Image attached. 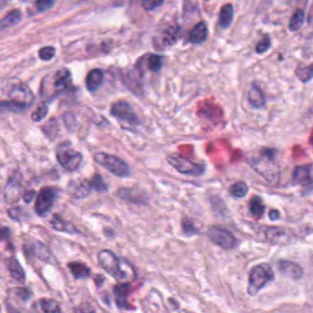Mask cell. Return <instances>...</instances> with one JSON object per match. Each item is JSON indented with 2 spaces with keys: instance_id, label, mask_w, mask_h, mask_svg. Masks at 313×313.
I'll return each mask as SVG.
<instances>
[{
  "instance_id": "obj_1",
  "label": "cell",
  "mask_w": 313,
  "mask_h": 313,
  "mask_svg": "<svg viewBox=\"0 0 313 313\" xmlns=\"http://www.w3.org/2000/svg\"><path fill=\"white\" fill-rule=\"evenodd\" d=\"M97 258L100 267L119 283H131L136 279L137 274L133 265L126 259L118 257L112 251H100Z\"/></svg>"
},
{
  "instance_id": "obj_2",
  "label": "cell",
  "mask_w": 313,
  "mask_h": 313,
  "mask_svg": "<svg viewBox=\"0 0 313 313\" xmlns=\"http://www.w3.org/2000/svg\"><path fill=\"white\" fill-rule=\"evenodd\" d=\"M275 278L272 268L267 263H262L255 266L250 271L248 278L247 293L250 296H255Z\"/></svg>"
},
{
  "instance_id": "obj_3",
  "label": "cell",
  "mask_w": 313,
  "mask_h": 313,
  "mask_svg": "<svg viewBox=\"0 0 313 313\" xmlns=\"http://www.w3.org/2000/svg\"><path fill=\"white\" fill-rule=\"evenodd\" d=\"M97 164L103 166L105 169L111 172L112 175L119 178H127L131 174L129 164L119 157L106 153H97L94 156Z\"/></svg>"
},
{
  "instance_id": "obj_4",
  "label": "cell",
  "mask_w": 313,
  "mask_h": 313,
  "mask_svg": "<svg viewBox=\"0 0 313 313\" xmlns=\"http://www.w3.org/2000/svg\"><path fill=\"white\" fill-rule=\"evenodd\" d=\"M166 161L179 173L186 176L200 177L204 174L206 169L205 164L195 163L190 159L178 154L169 155L166 157Z\"/></svg>"
},
{
  "instance_id": "obj_5",
  "label": "cell",
  "mask_w": 313,
  "mask_h": 313,
  "mask_svg": "<svg viewBox=\"0 0 313 313\" xmlns=\"http://www.w3.org/2000/svg\"><path fill=\"white\" fill-rule=\"evenodd\" d=\"M56 158L63 168L68 172L76 171L82 164V155L72 149L69 142H65L60 145L56 152Z\"/></svg>"
},
{
  "instance_id": "obj_6",
  "label": "cell",
  "mask_w": 313,
  "mask_h": 313,
  "mask_svg": "<svg viewBox=\"0 0 313 313\" xmlns=\"http://www.w3.org/2000/svg\"><path fill=\"white\" fill-rule=\"evenodd\" d=\"M207 236L213 245L226 250L233 249L238 245L237 238L231 231L223 227H211L207 232Z\"/></svg>"
},
{
  "instance_id": "obj_7",
  "label": "cell",
  "mask_w": 313,
  "mask_h": 313,
  "mask_svg": "<svg viewBox=\"0 0 313 313\" xmlns=\"http://www.w3.org/2000/svg\"><path fill=\"white\" fill-rule=\"evenodd\" d=\"M276 154H277V151L274 148L262 147L258 151V155L251 159L250 164L255 171L258 172L264 177L265 174L267 173L268 175L269 172L268 169V165L271 167L274 166V164L276 162ZM268 180H269V177H268Z\"/></svg>"
},
{
  "instance_id": "obj_8",
  "label": "cell",
  "mask_w": 313,
  "mask_h": 313,
  "mask_svg": "<svg viewBox=\"0 0 313 313\" xmlns=\"http://www.w3.org/2000/svg\"><path fill=\"white\" fill-rule=\"evenodd\" d=\"M111 113L114 118L128 125L137 126L140 124V119L135 113L134 110L126 101L120 100L112 104Z\"/></svg>"
},
{
  "instance_id": "obj_9",
  "label": "cell",
  "mask_w": 313,
  "mask_h": 313,
  "mask_svg": "<svg viewBox=\"0 0 313 313\" xmlns=\"http://www.w3.org/2000/svg\"><path fill=\"white\" fill-rule=\"evenodd\" d=\"M56 198V190L53 187H43L36 199L35 211L38 215L45 216L52 209Z\"/></svg>"
},
{
  "instance_id": "obj_10",
  "label": "cell",
  "mask_w": 313,
  "mask_h": 313,
  "mask_svg": "<svg viewBox=\"0 0 313 313\" xmlns=\"http://www.w3.org/2000/svg\"><path fill=\"white\" fill-rule=\"evenodd\" d=\"M22 177L20 172H15L8 180L4 190L5 201L8 203H15L21 199L22 191Z\"/></svg>"
},
{
  "instance_id": "obj_11",
  "label": "cell",
  "mask_w": 313,
  "mask_h": 313,
  "mask_svg": "<svg viewBox=\"0 0 313 313\" xmlns=\"http://www.w3.org/2000/svg\"><path fill=\"white\" fill-rule=\"evenodd\" d=\"M264 232L266 239L274 245H288L292 239L291 231L282 227H267Z\"/></svg>"
},
{
  "instance_id": "obj_12",
  "label": "cell",
  "mask_w": 313,
  "mask_h": 313,
  "mask_svg": "<svg viewBox=\"0 0 313 313\" xmlns=\"http://www.w3.org/2000/svg\"><path fill=\"white\" fill-rule=\"evenodd\" d=\"M92 189L90 181L88 179H75L68 184L67 190L69 195L76 200L87 198Z\"/></svg>"
},
{
  "instance_id": "obj_13",
  "label": "cell",
  "mask_w": 313,
  "mask_h": 313,
  "mask_svg": "<svg viewBox=\"0 0 313 313\" xmlns=\"http://www.w3.org/2000/svg\"><path fill=\"white\" fill-rule=\"evenodd\" d=\"M277 268L282 276L292 280L300 279L304 274L303 269L298 264L289 260H279L277 262Z\"/></svg>"
},
{
  "instance_id": "obj_14",
  "label": "cell",
  "mask_w": 313,
  "mask_h": 313,
  "mask_svg": "<svg viewBox=\"0 0 313 313\" xmlns=\"http://www.w3.org/2000/svg\"><path fill=\"white\" fill-rule=\"evenodd\" d=\"M8 96L10 99H13L28 106H30L34 99V96L31 90L25 84H18L13 86L8 93Z\"/></svg>"
},
{
  "instance_id": "obj_15",
  "label": "cell",
  "mask_w": 313,
  "mask_h": 313,
  "mask_svg": "<svg viewBox=\"0 0 313 313\" xmlns=\"http://www.w3.org/2000/svg\"><path fill=\"white\" fill-rule=\"evenodd\" d=\"M293 181L302 186H313V167L312 164L299 165L293 171Z\"/></svg>"
},
{
  "instance_id": "obj_16",
  "label": "cell",
  "mask_w": 313,
  "mask_h": 313,
  "mask_svg": "<svg viewBox=\"0 0 313 313\" xmlns=\"http://www.w3.org/2000/svg\"><path fill=\"white\" fill-rule=\"evenodd\" d=\"M131 291V283H120L114 287V295L116 298V304L121 310H128V296Z\"/></svg>"
},
{
  "instance_id": "obj_17",
  "label": "cell",
  "mask_w": 313,
  "mask_h": 313,
  "mask_svg": "<svg viewBox=\"0 0 313 313\" xmlns=\"http://www.w3.org/2000/svg\"><path fill=\"white\" fill-rule=\"evenodd\" d=\"M72 85V77L67 69L63 68L56 72L54 75V88L58 91L67 90Z\"/></svg>"
},
{
  "instance_id": "obj_18",
  "label": "cell",
  "mask_w": 313,
  "mask_h": 313,
  "mask_svg": "<svg viewBox=\"0 0 313 313\" xmlns=\"http://www.w3.org/2000/svg\"><path fill=\"white\" fill-rule=\"evenodd\" d=\"M51 226L55 231L67 232L70 234H79L80 231L75 228V225L67 221L63 220L58 215H54L51 221Z\"/></svg>"
},
{
  "instance_id": "obj_19",
  "label": "cell",
  "mask_w": 313,
  "mask_h": 313,
  "mask_svg": "<svg viewBox=\"0 0 313 313\" xmlns=\"http://www.w3.org/2000/svg\"><path fill=\"white\" fill-rule=\"evenodd\" d=\"M248 101L251 106L255 109H262L265 107L266 98L263 91L258 86L253 85L251 87L248 92Z\"/></svg>"
},
{
  "instance_id": "obj_20",
  "label": "cell",
  "mask_w": 313,
  "mask_h": 313,
  "mask_svg": "<svg viewBox=\"0 0 313 313\" xmlns=\"http://www.w3.org/2000/svg\"><path fill=\"white\" fill-rule=\"evenodd\" d=\"M208 27L204 22L198 23L189 34V41L194 45H201L208 37Z\"/></svg>"
},
{
  "instance_id": "obj_21",
  "label": "cell",
  "mask_w": 313,
  "mask_h": 313,
  "mask_svg": "<svg viewBox=\"0 0 313 313\" xmlns=\"http://www.w3.org/2000/svg\"><path fill=\"white\" fill-rule=\"evenodd\" d=\"M104 75L103 72L100 69H93L90 71L86 79V84L88 89L94 92L99 89V87L102 85Z\"/></svg>"
},
{
  "instance_id": "obj_22",
  "label": "cell",
  "mask_w": 313,
  "mask_h": 313,
  "mask_svg": "<svg viewBox=\"0 0 313 313\" xmlns=\"http://www.w3.org/2000/svg\"><path fill=\"white\" fill-rule=\"evenodd\" d=\"M29 107L13 99L0 100V113H20L25 112Z\"/></svg>"
},
{
  "instance_id": "obj_23",
  "label": "cell",
  "mask_w": 313,
  "mask_h": 313,
  "mask_svg": "<svg viewBox=\"0 0 313 313\" xmlns=\"http://www.w3.org/2000/svg\"><path fill=\"white\" fill-rule=\"evenodd\" d=\"M68 268L76 279H87L91 275L89 268L80 262H72L68 265Z\"/></svg>"
},
{
  "instance_id": "obj_24",
  "label": "cell",
  "mask_w": 313,
  "mask_h": 313,
  "mask_svg": "<svg viewBox=\"0 0 313 313\" xmlns=\"http://www.w3.org/2000/svg\"><path fill=\"white\" fill-rule=\"evenodd\" d=\"M8 268L11 276L16 279L17 281L23 283L25 281L26 275L24 272L22 265L20 264V262L16 259L15 257H11L8 263Z\"/></svg>"
},
{
  "instance_id": "obj_25",
  "label": "cell",
  "mask_w": 313,
  "mask_h": 313,
  "mask_svg": "<svg viewBox=\"0 0 313 313\" xmlns=\"http://www.w3.org/2000/svg\"><path fill=\"white\" fill-rule=\"evenodd\" d=\"M249 211L252 216L256 220L261 219L265 214L266 206L263 203V200L258 196H254L249 201Z\"/></svg>"
},
{
  "instance_id": "obj_26",
  "label": "cell",
  "mask_w": 313,
  "mask_h": 313,
  "mask_svg": "<svg viewBox=\"0 0 313 313\" xmlns=\"http://www.w3.org/2000/svg\"><path fill=\"white\" fill-rule=\"evenodd\" d=\"M22 20V12L18 9L11 10L3 19L0 20V30L11 28L17 25Z\"/></svg>"
},
{
  "instance_id": "obj_27",
  "label": "cell",
  "mask_w": 313,
  "mask_h": 313,
  "mask_svg": "<svg viewBox=\"0 0 313 313\" xmlns=\"http://www.w3.org/2000/svg\"><path fill=\"white\" fill-rule=\"evenodd\" d=\"M233 20V6L231 4H226L221 9L219 23L223 28H228Z\"/></svg>"
},
{
  "instance_id": "obj_28",
  "label": "cell",
  "mask_w": 313,
  "mask_h": 313,
  "mask_svg": "<svg viewBox=\"0 0 313 313\" xmlns=\"http://www.w3.org/2000/svg\"><path fill=\"white\" fill-rule=\"evenodd\" d=\"M118 197L121 200L127 201L134 202V203H143V196H141L136 190H134L132 188H126L123 187L119 189L118 191Z\"/></svg>"
},
{
  "instance_id": "obj_29",
  "label": "cell",
  "mask_w": 313,
  "mask_h": 313,
  "mask_svg": "<svg viewBox=\"0 0 313 313\" xmlns=\"http://www.w3.org/2000/svg\"><path fill=\"white\" fill-rule=\"evenodd\" d=\"M181 36V30L179 26H172L169 29L165 30L163 41L164 44L167 46L175 45Z\"/></svg>"
},
{
  "instance_id": "obj_30",
  "label": "cell",
  "mask_w": 313,
  "mask_h": 313,
  "mask_svg": "<svg viewBox=\"0 0 313 313\" xmlns=\"http://www.w3.org/2000/svg\"><path fill=\"white\" fill-rule=\"evenodd\" d=\"M30 249H31L33 255H35L36 257H38L41 260H43V261L48 260L49 257H50L49 249L47 248V246H45L44 244H42L40 242L32 245Z\"/></svg>"
},
{
  "instance_id": "obj_31",
  "label": "cell",
  "mask_w": 313,
  "mask_h": 313,
  "mask_svg": "<svg viewBox=\"0 0 313 313\" xmlns=\"http://www.w3.org/2000/svg\"><path fill=\"white\" fill-rule=\"evenodd\" d=\"M304 20H305V12L302 9H298L291 18L290 26H289L290 30L291 31H297L299 30L303 26Z\"/></svg>"
},
{
  "instance_id": "obj_32",
  "label": "cell",
  "mask_w": 313,
  "mask_h": 313,
  "mask_svg": "<svg viewBox=\"0 0 313 313\" xmlns=\"http://www.w3.org/2000/svg\"><path fill=\"white\" fill-rule=\"evenodd\" d=\"M249 191L247 184L245 182H237L230 187V194L236 199L245 198Z\"/></svg>"
},
{
  "instance_id": "obj_33",
  "label": "cell",
  "mask_w": 313,
  "mask_h": 313,
  "mask_svg": "<svg viewBox=\"0 0 313 313\" xmlns=\"http://www.w3.org/2000/svg\"><path fill=\"white\" fill-rule=\"evenodd\" d=\"M39 304L45 313H61L59 304L51 298H43L40 300Z\"/></svg>"
},
{
  "instance_id": "obj_34",
  "label": "cell",
  "mask_w": 313,
  "mask_h": 313,
  "mask_svg": "<svg viewBox=\"0 0 313 313\" xmlns=\"http://www.w3.org/2000/svg\"><path fill=\"white\" fill-rule=\"evenodd\" d=\"M296 75L300 81L304 83L308 82L313 77V67L312 66L298 67L296 70Z\"/></svg>"
},
{
  "instance_id": "obj_35",
  "label": "cell",
  "mask_w": 313,
  "mask_h": 313,
  "mask_svg": "<svg viewBox=\"0 0 313 313\" xmlns=\"http://www.w3.org/2000/svg\"><path fill=\"white\" fill-rule=\"evenodd\" d=\"M44 132L50 139H55L59 132V126L57 121L55 119H51L44 127Z\"/></svg>"
},
{
  "instance_id": "obj_36",
  "label": "cell",
  "mask_w": 313,
  "mask_h": 313,
  "mask_svg": "<svg viewBox=\"0 0 313 313\" xmlns=\"http://www.w3.org/2000/svg\"><path fill=\"white\" fill-rule=\"evenodd\" d=\"M163 65V58L156 54H152L150 55L148 61H147V66L152 72L156 73L158 72Z\"/></svg>"
},
{
  "instance_id": "obj_37",
  "label": "cell",
  "mask_w": 313,
  "mask_h": 313,
  "mask_svg": "<svg viewBox=\"0 0 313 313\" xmlns=\"http://www.w3.org/2000/svg\"><path fill=\"white\" fill-rule=\"evenodd\" d=\"M90 183L92 187L95 188L98 192H105L109 189L107 183L105 182L104 179L100 175H97V174L95 175L94 178L90 181Z\"/></svg>"
},
{
  "instance_id": "obj_38",
  "label": "cell",
  "mask_w": 313,
  "mask_h": 313,
  "mask_svg": "<svg viewBox=\"0 0 313 313\" xmlns=\"http://www.w3.org/2000/svg\"><path fill=\"white\" fill-rule=\"evenodd\" d=\"M48 111H49V109H48V106H47V105H40L37 109L32 113L31 119H32L33 121L39 122V121H41V120L45 119L46 115L48 114Z\"/></svg>"
},
{
  "instance_id": "obj_39",
  "label": "cell",
  "mask_w": 313,
  "mask_h": 313,
  "mask_svg": "<svg viewBox=\"0 0 313 313\" xmlns=\"http://www.w3.org/2000/svg\"><path fill=\"white\" fill-rule=\"evenodd\" d=\"M164 0H142V8L146 11H152L163 5Z\"/></svg>"
},
{
  "instance_id": "obj_40",
  "label": "cell",
  "mask_w": 313,
  "mask_h": 313,
  "mask_svg": "<svg viewBox=\"0 0 313 313\" xmlns=\"http://www.w3.org/2000/svg\"><path fill=\"white\" fill-rule=\"evenodd\" d=\"M54 55H55V49L52 46L45 47V48L41 49L39 52L40 58L45 60V61H50L54 57Z\"/></svg>"
},
{
  "instance_id": "obj_41",
  "label": "cell",
  "mask_w": 313,
  "mask_h": 313,
  "mask_svg": "<svg viewBox=\"0 0 313 313\" xmlns=\"http://www.w3.org/2000/svg\"><path fill=\"white\" fill-rule=\"evenodd\" d=\"M182 227H183L184 232H186L188 235H192L199 232L197 227L195 226L194 223L190 219H184L182 223Z\"/></svg>"
},
{
  "instance_id": "obj_42",
  "label": "cell",
  "mask_w": 313,
  "mask_h": 313,
  "mask_svg": "<svg viewBox=\"0 0 313 313\" xmlns=\"http://www.w3.org/2000/svg\"><path fill=\"white\" fill-rule=\"evenodd\" d=\"M271 46V42H270V38L268 36L263 38L261 41L256 45L255 51L257 53H264V52L268 51L269 48Z\"/></svg>"
},
{
  "instance_id": "obj_43",
  "label": "cell",
  "mask_w": 313,
  "mask_h": 313,
  "mask_svg": "<svg viewBox=\"0 0 313 313\" xmlns=\"http://www.w3.org/2000/svg\"><path fill=\"white\" fill-rule=\"evenodd\" d=\"M54 4V0H37L36 7L39 11H45L52 8Z\"/></svg>"
},
{
  "instance_id": "obj_44",
  "label": "cell",
  "mask_w": 313,
  "mask_h": 313,
  "mask_svg": "<svg viewBox=\"0 0 313 313\" xmlns=\"http://www.w3.org/2000/svg\"><path fill=\"white\" fill-rule=\"evenodd\" d=\"M16 294H17V296L21 298L22 300H23V301L28 300L30 297V291H28L27 289H22V288L17 289V290H16Z\"/></svg>"
},
{
  "instance_id": "obj_45",
  "label": "cell",
  "mask_w": 313,
  "mask_h": 313,
  "mask_svg": "<svg viewBox=\"0 0 313 313\" xmlns=\"http://www.w3.org/2000/svg\"><path fill=\"white\" fill-rule=\"evenodd\" d=\"M22 209L21 208H13V209H8V214L10 216L11 219L19 221L21 218V213H22Z\"/></svg>"
},
{
  "instance_id": "obj_46",
  "label": "cell",
  "mask_w": 313,
  "mask_h": 313,
  "mask_svg": "<svg viewBox=\"0 0 313 313\" xmlns=\"http://www.w3.org/2000/svg\"><path fill=\"white\" fill-rule=\"evenodd\" d=\"M10 231L8 227H0V241L9 238Z\"/></svg>"
},
{
  "instance_id": "obj_47",
  "label": "cell",
  "mask_w": 313,
  "mask_h": 313,
  "mask_svg": "<svg viewBox=\"0 0 313 313\" xmlns=\"http://www.w3.org/2000/svg\"><path fill=\"white\" fill-rule=\"evenodd\" d=\"M35 196V191L34 190H29V191H26L24 194H23V200L26 203H30L33 198Z\"/></svg>"
},
{
  "instance_id": "obj_48",
  "label": "cell",
  "mask_w": 313,
  "mask_h": 313,
  "mask_svg": "<svg viewBox=\"0 0 313 313\" xmlns=\"http://www.w3.org/2000/svg\"><path fill=\"white\" fill-rule=\"evenodd\" d=\"M268 216L269 219L274 222V221H276V220H279V218H280V212H279V210H277V209H272V210H270Z\"/></svg>"
}]
</instances>
